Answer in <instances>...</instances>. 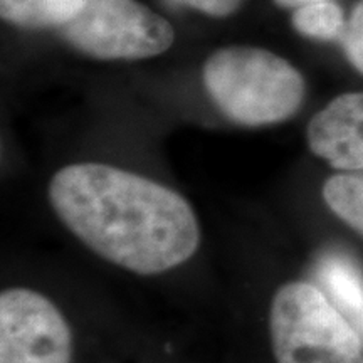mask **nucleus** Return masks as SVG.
I'll return each mask as SVG.
<instances>
[{"label": "nucleus", "mask_w": 363, "mask_h": 363, "mask_svg": "<svg viewBox=\"0 0 363 363\" xmlns=\"http://www.w3.org/2000/svg\"><path fill=\"white\" fill-rule=\"evenodd\" d=\"M293 26L308 38L320 40H333L342 38L345 30L343 11L335 2L321 0V2L306 4L298 7L293 13Z\"/></svg>", "instance_id": "9d476101"}, {"label": "nucleus", "mask_w": 363, "mask_h": 363, "mask_svg": "<svg viewBox=\"0 0 363 363\" xmlns=\"http://www.w3.org/2000/svg\"><path fill=\"white\" fill-rule=\"evenodd\" d=\"M203 83L220 111L244 126L281 123L305 98V81L286 59L247 45L212 54L203 67Z\"/></svg>", "instance_id": "f03ea898"}, {"label": "nucleus", "mask_w": 363, "mask_h": 363, "mask_svg": "<svg viewBox=\"0 0 363 363\" xmlns=\"http://www.w3.org/2000/svg\"><path fill=\"white\" fill-rule=\"evenodd\" d=\"M269 328L278 363H363L362 340L350 320L313 284L294 281L279 288Z\"/></svg>", "instance_id": "7ed1b4c3"}, {"label": "nucleus", "mask_w": 363, "mask_h": 363, "mask_svg": "<svg viewBox=\"0 0 363 363\" xmlns=\"http://www.w3.org/2000/svg\"><path fill=\"white\" fill-rule=\"evenodd\" d=\"M72 335L49 298L27 288L0 296V363H71Z\"/></svg>", "instance_id": "39448f33"}, {"label": "nucleus", "mask_w": 363, "mask_h": 363, "mask_svg": "<svg viewBox=\"0 0 363 363\" xmlns=\"http://www.w3.org/2000/svg\"><path fill=\"white\" fill-rule=\"evenodd\" d=\"M62 34L78 51L104 61L158 56L175 38L169 22L136 0H88Z\"/></svg>", "instance_id": "20e7f679"}, {"label": "nucleus", "mask_w": 363, "mask_h": 363, "mask_svg": "<svg viewBox=\"0 0 363 363\" xmlns=\"http://www.w3.org/2000/svg\"><path fill=\"white\" fill-rule=\"evenodd\" d=\"M308 145L335 169L363 170V93L342 94L313 116Z\"/></svg>", "instance_id": "423d86ee"}, {"label": "nucleus", "mask_w": 363, "mask_h": 363, "mask_svg": "<svg viewBox=\"0 0 363 363\" xmlns=\"http://www.w3.org/2000/svg\"><path fill=\"white\" fill-rule=\"evenodd\" d=\"M323 197L340 219L363 235V170L330 177Z\"/></svg>", "instance_id": "1a4fd4ad"}, {"label": "nucleus", "mask_w": 363, "mask_h": 363, "mask_svg": "<svg viewBox=\"0 0 363 363\" xmlns=\"http://www.w3.org/2000/svg\"><path fill=\"white\" fill-rule=\"evenodd\" d=\"M59 219L91 251L136 274L184 264L201 242L190 203L165 185L104 163H76L49 184Z\"/></svg>", "instance_id": "f257e3e1"}, {"label": "nucleus", "mask_w": 363, "mask_h": 363, "mask_svg": "<svg viewBox=\"0 0 363 363\" xmlns=\"http://www.w3.org/2000/svg\"><path fill=\"white\" fill-rule=\"evenodd\" d=\"M88 0H0L2 17L29 29L65 27L83 11Z\"/></svg>", "instance_id": "6e6552de"}, {"label": "nucleus", "mask_w": 363, "mask_h": 363, "mask_svg": "<svg viewBox=\"0 0 363 363\" xmlns=\"http://www.w3.org/2000/svg\"><path fill=\"white\" fill-rule=\"evenodd\" d=\"M340 43L343 45L348 61L363 74V0L353 9Z\"/></svg>", "instance_id": "9b49d317"}, {"label": "nucleus", "mask_w": 363, "mask_h": 363, "mask_svg": "<svg viewBox=\"0 0 363 363\" xmlns=\"http://www.w3.org/2000/svg\"><path fill=\"white\" fill-rule=\"evenodd\" d=\"M172 2L197 9V11L208 13V16L225 17L238 11L242 0H172Z\"/></svg>", "instance_id": "f8f14e48"}, {"label": "nucleus", "mask_w": 363, "mask_h": 363, "mask_svg": "<svg viewBox=\"0 0 363 363\" xmlns=\"http://www.w3.org/2000/svg\"><path fill=\"white\" fill-rule=\"evenodd\" d=\"M338 310L363 331V276L352 261L340 256L325 257L318 271Z\"/></svg>", "instance_id": "0eeeda50"}, {"label": "nucleus", "mask_w": 363, "mask_h": 363, "mask_svg": "<svg viewBox=\"0 0 363 363\" xmlns=\"http://www.w3.org/2000/svg\"><path fill=\"white\" fill-rule=\"evenodd\" d=\"M274 2L281 7H303L306 6V4L321 2V0H274Z\"/></svg>", "instance_id": "ddd939ff"}]
</instances>
